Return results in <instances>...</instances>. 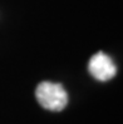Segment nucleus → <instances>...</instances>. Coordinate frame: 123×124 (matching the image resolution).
I'll list each match as a JSON object with an SVG mask.
<instances>
[{
	"mask_svg": "<svg viewBox=\"0 0 123 124\" xmlns=\"http://www.w3.org/2000/svg\"><path fill=\"white\" fill-rule=\"evenodd\" d=\"M88 70L94 79L99 82H108L115 75L117 67L107 54H104L103 52H98L89 59Z\"/></svg>",
	"mask_w": 123,
	"mask_h": 124,
	"instance_id": "obj_2",
	"label": "nucleus"
},
{
	"mask_svg": "<svg viewBox=\"0 0 123 124\" xmlns=\"http://www.w3.org/2000/svg\"><path fill=\"white\" fill-rule=\"evenodd\" d=\"M38 103L47 110L60 112L68 104V94L62 84L41 82L35 90Z\"/></svg>",
	"mask_w": 123,
	"mask_h": 124,
	"instance_id": "obj_1",
	"label": "nucleus"
}]
</instances>
